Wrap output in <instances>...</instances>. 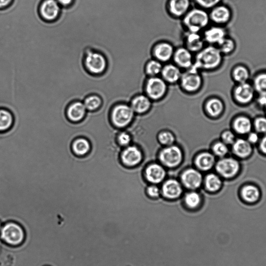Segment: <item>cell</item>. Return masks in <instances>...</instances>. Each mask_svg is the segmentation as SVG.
I'll list each match as a JSON object with an SVG mask.
<instances>
[{"label": "cell", "mask_w": 266, "mask_h": 266, "mask_svg": "<svg viewBox=\"0 0 266 266\" xmlns=\"http://www.w3.org/2000/svg\"><path fill=\"white\" fill-rule=\"evenodd\" d=\"M223 61V54L217 46L203 47L197 53L193 66L198 70H213L218 68Z\"/></svg>", "instance_id": "1"}, {"label": "cell", "mask_w": 266, "mask_h": 266, "mask_svg": "<svg viewBox=\"0 0 266 266\" xmlns=\"http://www.w3.org/2000/svg\"><path fill=\"white\" fill-rule=\"evenodd\" d=\"M210 21L209 14L204 10L193 9L183 17V25L187 32L199 33L205 28Z\"/></svg>", "instance_id": "2"}, {"label": "cell", "mask_w": 266, "mask_h": 266, "mask_svg": "<svg viewBox=\"0 0 266 266\" xmlns=\"http://www.w3.org/2000/svg\"><path fill=\"white\" fill-rule=\"evenodd\" d=\"M107 61L101 53L87 48L84 54V65L89 73L94 76L102 75L106 70Z\"/></svg>", "instance_id": "3"}, {"label": "cell", "mask_w": 266, "mask_h": 266, "mask_svg": "<svg viewBox=\"0 0 266 266\" xmlns=\"http://www.w3.org/2000/svg\"><path fill=\"white\" fill-rule=\"evenodd\" d=\"M199 71L192 66L182 74L180 81L183 90L188 93H194L200 89L203 80Z\"/></svg>", "instance_id": "4"}, {"label": "cell", "mask_w": 266, "mask_h": 266, "mask_svg": "<svg viewBox=\"0 0 266 266\" xmlns=\"http://www.w3.org/2000/svg\"><path fill=\"white\" fill-rule=\"evenodd\" d=\"M1 237L6 244L16 246L23 243L25 239V232L19 225L11 222L3 228Z\"/></svg>", "instance_id": "5"}, {"label": "cell", "mask_w": 266, "mask_h": 266, "mask_svg": "<svg viewBox=\"0 0 266 266\" xmlns=\"http://www.w3.org/2000/svg\"><path fill=\"white\" fill-rule=\"evenodd\" d=\"M167 90V83L158 76L150 77L147 81L145 90L150 99L160 100L165 95Z\"/></svg>", "instance_id": "6"}, {"label": "cell", "mask_w": 266, "mask_h": 266, "mask_svg": "<svg viewBox=\"0 0 266 266\" xmlns=\"http://www.w3.org/2000/svg\"><path fill=\"white\" fill-rule=\"evenodd\" d=\"M134 112L132 107L128 105L116 106L111 114L113 123L117 127L123 128L127 126L131 122Z\"/></svg>", "instance_id": "7"}, {"label": "cell", "mask_w": 266, "mask_h": 266, "mask_svg": "<svg viewBox=\"0 0 266 266\" xmlns=\"http://www.w3.org/2000/svg\"><path fill=\"white\" fill-rule=\"evenodd\" d=\"M61 12V6L56 0H44L39 9L40 17L47 22L55 21L59 17Z\"/></svg>", "instance_id": "8"}, {"label": "cell", "mask_w": 266, "mask_h": 266, "mask_svg": "<svg viewBox=\"0 0 266 266\" xmlns=\"http://www.w3.org/2000/svg\"><path fill=\"white\" fill-rule=\"evenodd\" d=\"M87 112L83 102L75 101L71 102L67 106L66 115L70 122L78 124L85 119Z\"/></svg>", "instance_id": "9"}, {"label": "cell", "mask_w": 266, "mask_h": 266, "mask_svg": "<svg viewBox=\"0 0 266 266\" xmlns=\"http://www.w3.org/2000/svg\"><path fill=\"white\" fill-rule=\"evenodd\" d=\"M162 163L165 166L173 167L179 165L182 160V153L177 146H173L163 150L160 156Z\"/></svg>", "instance_id": "10"}, {"label": "cell", "mask_w": 266, "mask_h": 266, "mask_svg": "<svg viewBox=\"0 0 266 266\" xmlns=\"http://www.w3.org/2000/svg\"><path fill=\"white\" fill-rule=\"evenodd\" d=\"M233 90L235 100L238 103L243 104L250 103L256 93L253 85L248 82L238 84Z\"/></svg>", "instance_id": "11"}, {"label": "cell", "mask_w": 266, "mask_h": 266, "mask_svg": "<svg viewBox=\"0 0 266 266\" xmlns=\"http://www.w3.org/2000/svg\"><path fill=\"white\" fill-rule=\"evenodd\" d=\"M216 170L225 178L235 176L239 170L240 165L237 160L233 158H225L217 163Z\"/></svg>", "instance_id": "12"}, {"label": "cell", "mask_w": 266, "mask_h": 266, "mask_svg": "<svg viewBox=\"0 0 266 266\" xmlns=\"http://www.w3.org/2000/svg\"><path fill=\"white\" fill-rule=\"evenodd\" d=\"M227 32L221 26H213L205 30L203 36L205 42L218 46L227 37Z\"/></svg>", "instance_id": "13"}, {"label": "cell", "mask_w": 266, "mask_h": 266, "mask_svg": "<svg viewBox=\"0 0 266 266\" xmlns=\"http://www.w3.org/2000/svg\"><path fill=\"white\" fill-rule=\"evenodd\" d=\"M174 52L172 45L165 42L157 44L153 48L155 59L161 63L167 62L173 58Z\"/></svg>", "instance_id": "14"}, {"label": "cell", "mask_w": 266, "mask_h": 266, "mask_svg": "<svg viewBox=\"0 0 266 266\" xmlns=\"http://www.w3.org/2000/svg\"><path fill=\"white\" fill-rule=\"evenodd\" d=\"M185 47L192 53H198L204 47V41L199 33L186 32L184 36Z\"/></svg>", "instance_id": "15"}, {"label": "cell", "mask_w": 266, "mask_h": 266, "mask_svg": "<svg viewBox=\"0 0 266 266\" xmlns=\"http://www.w3.org/2000/svg\"><path fill=\"white\" fill-rule=\"evenodd\" d=\"M231 12L226 6H217L212 9L209 14L210 20L217 25H225L231 18Z\"/></svg>", "instance_id": "16"}, {"label": "cell", "mask_w": 266, "mask_h": 266, "mask_svg": "<svg viewBox=\"0 0 266 266\" xmlns=\"http://www.w3.org/2000/svg\"><path fill=\"white\" fill-rule=\"evenodd\" d=\"M173 60L179 68L188 69L193 65L192 53L185 47L178 48L174 52Z\"/></svg>", "instance_id": "17"}, {"label": "cell", "mask_w": 266, "mask_h": 266, "mask_svg": "<svg viewBox=\"0 0 266 266\" xmlns=\"http://www.w3.org/2000/svg\"><path fill=\"white\" fill-rule=\"evenodd\" d=\"M72 153L78 157H84L91 151L92 144L86 137L80 136L72 141L71 145Z\"/></svg>", "instance_id": "18"}, {"label": "cell", "mask_w": 266, "mask_h": 266, "mask_svg": "<svg viewBox=\"0 0 266 266\" xmlns=\"http://www.w3.org/2000/svg\"><path fill=\"white\" fill-rule=\"evenodd\" d=\"M161 74L166 83L173 84L180 81L182 73L177 65L170 64L163 66Z\"/></svg>", "instance_id": "19"}, {"label": "cell", "mask_w": 266, "mask_h": 266, "mask_svg": "<svg viewBox=\"0 0 266 266\" xmlns=\"http://www.w3.org/2000/svg\"><path fill=\"white\" fill-rule=\"evenodd\" d=\"M182 180L186 187L191 189H195L201 186L202 176L197 170L189 169L183 174Z\"/></svg>", "instance_id": "20"}, {"label": "cell", "mask_w": 266, "mask_h": 266, "mask_svg": "<svg viewBox=\"0 0 266 266\" xmlns=\"http://www.w3.org/2000/svg\"><path fill=\"white\" fill-rule=\"evenodd\" d=\"M190 6L189 0H170L168 4V10L174 17H184L189 11Z\"/></svg>", "instance_id": "21"}, {"label": "cell", "mask_w": 266, "mask_h": 266, "mask_svg": "<svg viewBox=\"0 0 266 266\" xmlns=\"http://www.w3.org/2000/svg\"><path fill=\"white\" fill-rule=\"evenodd\" d=\"M162 191L166 198L173 199L178 198L181 196L183 189L179 182L176 180H170L164 183Z\"/></svg>", "instance_id": "22"}, {"label": "cell", "mask_w": 266, "mask_h": 266, "mask_svg": "<svg viewBox=\"0 0 266 266\" xmlns=\"http://www.w3.org/2000/svg\"><path fill=\"white\" fill-rule=\"evenodd\" d=\"M14 122V115L10 110L5 108H0V133L10 131Z\"/></svg>", "instance_id": "23"}, {"label": "cell", "mask_w": 266, "mask_h": 266, "mask_svg": "<svg viewBox=\"0 0 266 266\" xmlns=\"http://www.w3.org/2000/svg\"><path fill=\"white\" fill-rule=\"evenodd\" d=\"M147 180L151 183H161L165 178V171L163 167L157 164L150 165L146 171Z\"/></svg>", "instance_id": "24"}, {"label": "cell", "mask_w": 266, "mask_h": 266, "mask_svg": "<svg viewBox=\"0 0 266 266\" xmlns=\"http://www.w3.org/2000/svg\"><path fill=\"white\" fill-rule=\"evenodd\" d=\"M142 158L140 151L136 147L131 146L127 148L124 152L122 159L124 163L129 166L138 164Z\"/></svg>", "instance_id": "25"}, {"label": "cell", "mask_w": 266, "mask_h": 266, "mask_svg": "<svg viewBox=\"0 0 266 266\" xmlns=\"http://www.w3.org/2000/svg\"><path fill=\"white\" fill-rule=\"evenodd\" d=\"M151 106V99L147 95H139L135 97L131 102V107L134 111L143 113L147 111Z\"/></svg>", "instance_id": "26"}, {"label": "cell", "mask_w": 266, "mask_h": 266, "mask_svg": "<svg viewBox=\"0 0 266 266\" xmlns=\"http://www.w3.org/2000/svg\"><path fill=\"white\" fill-rule=\"evenodd\" d=\"M233 150L235 154L241 158L249 156L252 151L250 142L242 139L234 141Z\"/></svg>", "instance_id": "27"}, {"label": "cell", "mask_w": 266, "mask_h": 266, "mask_svg": "<svg viewBox=\"0 0 266 266\" xmlns=\"http://www.w3.org/2000/svg\"><path fill=\"white\" fill-rule=\"evenodd\" d=\"M83 103L87 111L95 112L101 108L103 100L98 95L91 94L85 98Z\"/></svg>", "instance_id": "28"}, {"label": "cell", "mask_w": 266, "mask_h": 266, "mask_svg": "<svg viewBox=\"0 0 266 266\" xmlns=\"http://www.w3.org/2000/svg\"><path fill=\"white\" fill-rule=\"evenodd\" d=\"M250 76L248 69L244 66H238L232 70V78L238 84L248 82Z\"/></svg>", "instance_id": "29"}, {"label": "cell", "mask_w": 266, "mask_h": 266, "mask_svg": "<svg viewBox=\"0 0 266 266\" xmlns=\"http://www.w3.org/2000/svg\"><path fill=\"white\" fill-rule=\"evenodd\" d=\"M214 156L209 153H204L200 154L196 159L197 166L203 171H208L215 164Z\"/></svg>", "instance_id": "30"}, {"label": "cell", "mask_w": 266, "mask_h": 266, "mask_svg": "<svg viewBox=\"0 0 266 266\" xmlns=\"http://www.w3.org/2000/svg\"><path fill=\"white\" fill-rule=\"evenodd\" d=\"M252 85L255 92L260 96H266V72L257 74L254 78Z\"/></svg>", "instance_id": "31"}, {"label": "cell", "mask_w": 266, "mask_h": 266, "mask_svg": "<svg viewBox=\"0 0 266 266\" xmlns=\"http://www.w3.org/2000/svg\"><path fill=\"white\" fill-rule=\"evenodd\" d=\"M206 109L210 115L214 116H217L220 115L223 111L224 105L220 100L213 98L207 102Z\"/></svg>", "instance_id": "32"}, {"label": "cell", "mask_w": 266, "mask_h": 266, "mask_svg": "<svg viewBox=\"0 0 266 266\" xmlns=\"http://www.w3.org/2000/svg\"><path fill=\"white\" fill-rule=\"evenodd\" d=\"M234 126L238 133L243 134L249 133L252 129L251 121L244 116L238 117L235 120Z\"/></svg>", "instance_id": "33"}, {"label": "cell", "mask_w": 266, "mask_h": 266, "mask_svg": "<svg viewBox=\"0 0 266 266\" xmlns=\"http://www.w3.org/2000/svg\"><path fill=\"white\" fill-rule=\"evenodd\" d=\"M242 194L244 199L250 203L256 202L259 197L258 189L251 185L246 186L242 191Z\"/></svg>", "instance_id": "34"}, {"label": "cell", "mask_w": 266, "mask_h": 266, "mask_svg": "<svg viewBox=\"0 0 266 266\" xmlns=\"http://www.w3.org/2000/svg\"><path fill=\"white\" fill-rule=\"evenodd\" d=\"M163 66L160 62L157 60H152L148 62L146 66V72L150 77H156L161 74Z\"/></svg>", "instance_id": "35"}, {"label": "cell", "mask_w": 266, "mask_h": 266, "mask_svg": "<svg viewBox=\"0 0 266 266\" xmlns=\"http://www.w3.org/2000/svg\"><path fill=\"white\" fill-rule=\"evenodd\" d=\"M185 202L188 208L195 209L200 205L201 198L198 193L191 192L187 193L185 196Z\"/></svg>", "instance_id": "36"}, {"label": "cell", "mask_w": 266, "mask_h": 266, "mask_svg": "<svg viewBox=\"0 0 266 266\" xmlns=\"http://www.w3.org/2000/svg\"><path fill=\"white\" fill-rule=\"evenodd\" d=\"M206 188L211 191L218 190L221 187L222 182L220 179L215 174L209 175L205 179Z\"/></svg>", "instance_id": "37"}, {"label": "cell", "mask_w": 266, "mask_h": 266, "mask_svg": "<svg viewBox=\"0 0 266 266\" xmlns=\"http://www.w3.org/2000/svg\"><path fill=\"white\" fill-rule=\"evenodd\" d=\"M217 47L219 48L223 55H228L234 51L235 43L233 40L227 37L221 44Z\"/></svg>", "instance_id": "38"}, {"label": "cell", "mask_w": 266, "mask_h": 266, "mask_svg": "<svg viewBox=\"0 0 266 266\" xmlns=\"http://www.w3.org/2000/svg\"><path fill=\"white\" fill-rule=\"evenodd\" d=\"M228 150L224 142H217L213 147V152L217 156L223 157L228 153Z\"/></svg>", "instance_id": "39"}, {"label": "cell", "mask_w": 266, "mask_h": 266, "mask_svg": "<svg viewBox=\"0 0 266 266\" xmlns=\"http://www.w3.org/2000/svg\"><path fill=\"white\" fill-rule=\"evenodd\" d=\"M221 0H196V3L204 9H213L218 6Z\"/></svg>", "instance_id": "40"}, {"label": "cell", "mask_w": 266, "mask_h": 266, "mask_svg": "<svg viewBox=\"0 0 266 266\" xmlns=\"http://www.w3.org/2000/svg\"><path fill=\"white\" fill-rule=\"evenodd\" d=\"M159 139L163 144L170 145L173 143L174 137L171 133L163 132L159 134Z\"/></svg>", "instance_id": "41"}, {"label": "cell", "mask_w": 266, "mask_h": 266, "mask_svg": "<svg viewBox=\"0 0 266 266\" xmlns=\"http://www.w3.org/2000/svg\"><path fill=\"white\" fill-rule=\"evenodd\" d=\"M14 258L12 255L6 253L0 255V266H13Z\"/></svg>", "instance_id": "42"}, {"label": "cell", "mask_w": 266, "mask_h": 266, "mask_svg": "<svg viewBox=\"0 0 266 266\" xmlns=\"http://www.w3.org/2000/svg\"><path fill=\"white\" fill-rule=\"evenodd\" d=\"M255 126L256 129L259 132H266V119L259 117L256 119Z\"/></svg>", "instance_id": "43"}, {"label": "cell", "mask_w": 266, "mask_h": 266, "mask_svg": "<svg viewBox=\"0 0 266 266\" xmlns=\"http://www.w3.org/2000/svg\"><path fill=\"white\" fill-rule=\"evenodd\" d=\"M223 142L225 144H232L234 142L235 136L230 131H226L222 135Z\"/></svg>", "instance_id": "44"}, {"label": "cell", "mask_w": 266, "mask_h": 266, "mask_svg": "<svg viewBox=\"0 0 266 266\" xmlns=\"http://www.w3.org/2000/svg\"><path fill=\"white\" fill-rule=\"evenodd\" d=\"M118 140L120 144L123 145V146H127L131 142V138L128 134L122 133L118 137Z\"/></svg>", "instance_id": "45"}, {"label": "cell", "mask_w": 266, "mask_h": 266, "mask_svg": "<svg viewBox=\"0 0 266 266\" xmlns=\"http://www.w3.org/2000/svg\"><path fill=\"white\" fill-rule=\"evenodd\" d=\"M147 191L149 195L152 197L156 198L160 195L159 189L156 186H151L149 187Z\"/></svg>", "instance_id": "46"}, {"label": "cell", "mask_w": 266, "mask_h": 266, "mask_svg": "<svg viewBox=\"0 0 266 266\" xmlns=\"http://www.w3.org/2000/svg\"><path fill=\"white\" fill-rule=\"evenodd\" d=\"M60 6H62L64 8H67L70 6L72 3H73V0H56Z\"/></svg>", "instance_id": "47"}, {"label": "cell", "mask_w": 266, "mask_h": 266, "mask_svg": "<svg viewBox=\"0 0 266 266\" xmlns=\"http://www.w3.org/2000/svg\"><path fill=\"white\" fill-rule=\"evenodd\" d=\"M13 0H0V9H4L10 6Z\"/></svg>", "instance_id": "48"}, {"label": "cell", "mask_w": 266, "mask_h": 266, "mask_svg": "<svg viewBox=\"0 0 266 266\" xmlns=\"http://www.w3.org/2000/svg\"><path fill=\"white\" fill-rule=\"evenodd\" d=\"M258 140V136L255 133L250 134L249 136V141L251 143H255Z\"/></svg>", "instance_id": "49"}, {"label": "cell", "mask_w": 266, "mask_h": 266, "mask_svg": "<svg viewBox=\"0 0 266 266\" xmlns=\"http://www.w3.org/2000/svg\"><path fill=\"white\" fill-rule=\"evenodd\" d=\"M260 149L264 153L266 154V136L263 138L261 141Z\"/></svg>", "instance_id": "50"}, {"label": "cell", "mask_w": 266, "mask_h": 266, "mask_svg": "<svg viewBox=\"0 0 266 266\" xmlns=\"http://www.w3.org/2000/svg\"><path fill=\"white\" fill-rule=\"evenodd\" d=\"M0 228H1V224H0Z\"/></svg>", "instance_id": "51"}, {"label": "cell", "mask_w": 266, "mask_h": 266, "mask_svg": "<svg viewBox=\"0 0 266 266\" xmlns=\"http://www.w3.org/2000/svg\"><path fill=\"white\" fill-rule=\"evenodd\" d=\"M265 108H266V107H265Z\"/></svg>", "instance_id": "52"}]
</instances>
